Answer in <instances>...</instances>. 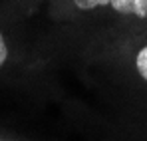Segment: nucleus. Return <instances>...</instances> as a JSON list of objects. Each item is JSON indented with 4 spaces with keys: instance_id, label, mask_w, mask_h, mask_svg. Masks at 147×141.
<instances>
[{
    "instance_id": "obj_1",
    "label": "nucleus",
    "mask_w": 147,
    "mask_h": 141,
    "mask_svg": "<svg viewBox=\"0 0 147 141\" xmlns=\"http://www.w3.org/2000/svg\"><path fill=\"white\" fill-rule=\"evenodd\" d=\"M42 38L58 88L54 105L80 139L147 141V26L98 36L42 30Z\"/></svg>"
},
{
    "instance_id": "obj_2",
    "label": "nucleus",
    "mask_w": 147,
    "mask_h": 141,
    "mask_svg": "<svg viewBox=\"0 0 147 141\" xmlns=\"http://www.w3.org/2000/svg\"><path fill=\"white\" fill-rule=\"evenodd\" d=\"M0 94L54 103L58 88L42 30L36 20H20L0 0Z\"/></svg>"
},
{
    "instance_id": "obj_3",
    "label": "nucleus",
    "mask_w": 147,
    "mask_h": 141,
    "mask_svg": "<svg viewBox=\"0 0 147 141\" xmlns=\"http://www.w3.org/2000/svg\"><path fill=\"white\" fill-rule=\"evenodd\" d=\"M36 22L52 36H98L147 26V0H48Z\"/></svg>"
},
{
    "instance_id": "obj_4",
    "label": "nucleus",
    "mask_w": 147,
    "mask_h": 141,
    "mask_svg": "<svg viewBox=\"0 0 147 141\" xmlns=\"http://www.w3.org/2000/svg\"><path fill=\"white\" fill-rule=\"evenodd\" d=\"M48 0H8L10 10L20 20H36Z\"/></svg>"
},
{
    "instance_id": "obj_5",
    "label": "nucleus",
    "mask_w": 147,
    "mask_h": 141,
    "mask_svg": "<svg viewBox=\"0 0 147 141\" xmlns=\"http://www.w3.org/2000/svg\"><path fill=\"white\" fill-rule=\"evenodd\" d=\"M0 141H30V139H26V137H22V135H16V133L6 131V129L0 127Z\"/></svg>"
}]
</instances>
